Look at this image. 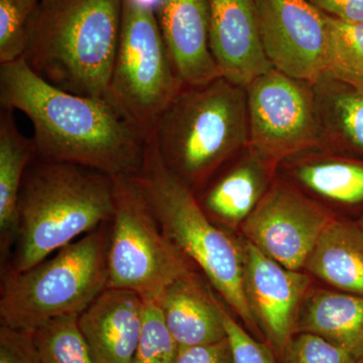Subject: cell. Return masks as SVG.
<instances>
[{"label": "cell", "instance_id": "cell-1", "mask_svg": "<svg viewBox=\"0 0 363 363\" xmlns=\"http://www.w3.org/2000/svg\"><path fill=\"white\" fill-rule=\"evenodd\" d=\"M0 106L33 124L37 157L116 177H135L147 140L106 98L73 94L45 82L21 58L0 65Z\"/></svg>", "mask_w": 363, "mask_h": 363}, {"label": "cell", "instance_id": "cell-2", "mask_svg": "<svg viewBox=\"0 0 363 363\" xmlns=\"http://www.w3.org/2000/svg\"><path fill=\"white\" fill-rule=\"evenodd\" d=\"M114 213V179L71 162L35 156L18 200V238L1 272L30 269L102 224Z\"/></svg>", "mask_w": 363, "mask_h": 363}, {"label": "cell", "instance_id": "cell-3", "mask_svg": "<svg viewBox=\"0 0 363 363\" xmlns=\"http://www.w3.org/2000/svg\"><path fill=\"white\" fill-rule=\"evenodd\" d=\"M123 0H40L23 60L45 82L73 94L106 98Z\"/></svg>", "mask_w": 363, "mask_h": 363}, {"label": "cell", "instance_id": "cell-4", "mask_svg": "<svg viewBox=\"0 0 363 363\" xmlns=\"http://www.w3.org/2000/svg\"><path fill=\"white\" fill-rule=\"evenodd\" d=\"M247 90L225 78L183 85L157 119L152 140L169 171L193 192L248 143Z\"/></svg>", "mask_w": 363, "mask_h": 363}, {"label": "cell", "instance_id": "cell-5", "mask_svg": "<svg viewBox=\"0 0 363 363\" xmlns=\"http://www.w3.org/2000/svg\"><path fill=\"white\" fill-rule=\"evenodd\" d=\"M135 179L172 242L199 267L248 332L264 339L245 295L240 245L215 226L195 193L162 162L152 140L147 142L145 164Z\"/></svg>", "mask_w": 363, "mask_h": 363}, {"label": "cell", "instance_id": "cell-6", "mask_svg": "<svg viewBox=\"0 0 363 363\" xmlns=\"http://www.w3.org/2000/svg\"><path fill=\"white\" fill-rule=\"evenodd\" d=\"M109 229L102 224L26 271L1 272V325L35 331L84 311L108 286Z\"/></svg>", "mask_w": 363, "mask_h": 363}, {"label": "cell", "instance_id": "cell-7", "mask_svg": "<svg viewBox=\"0 0 363 363\" xmlns=\"http://www.w3.org/2000/svg\"><path fill=\"white\" fill-rule=\"evenodd\" d=\"M113 179L107 288L157 302L172 283L196 266L164 233L135 177Z\"/></svg>", "mask_w": 363, "mask_h": 363}, {"label": "cell", "instance_id": "cell-8", "mask_svg": "<svg viewBox=\"0 0 363 363\" xmlns=\"http://www.w3.org/2000/svg\"><path fill=\"white\" fill-rule=\"evenodd\" d=\"M154 6L123 0L121 37L106 99L149 140L157 119L183 87Z\"/></svg>", "mask_w": 363, "mask_h": 363}, {"label": "cell", "instance_id": "cell-9", "mask_svg": "<svg viewBox=\"0 0 363 363\" xmlns=\"http://www.w3.org/2000/svg\"><path fill=\"white\" fill-rule=\"evenodd\" d=\"M307 83L272 68L245 88L248 145L267 164L320 143V116Z\"/></svg>", "mask_w": 363, "mask_h": 363}, {"label": "cell", "instance_id": "cell-10", "mask_svg": "<svg viewBox=\"0 0 363 363\" xmlns=\"http://www.w3.org/2000/svg\"><path fill=\"white\" fill-rule=\"evenodd\" d=\"M264 52L272 67L316 85L327 72L325 14L309 0H255Z\"/></svg>", "mask_w": 363, "mask_h": 363}, {"label": "cell", "instance_id": "cell-11", "mask_svg": "<svg viewBox=\"0 0 363 363\" xmlns=\"http://www.w3.org/2000/svg\"><path fill=\"white\" fill-rule=\"evenodd\" d=\"M333 220L319 205L286 186H276L243 221L248 241L292 271L304 267L325 227Z\"/></svg>", "mask_w": 363, "mask_h": 363}, {"label": "cell", "instance_id": "cell-12", "mask_svg": "<svg viewBox=\"0 0 363 363\" xmlns=\"http://www.w3.org/2000/svg\"><path fill=\"white\" fill-rule=\"evenodd\" d=\"M248 305L277 359L297 333L300 307L310 278L286 269L247 240L240 245Z\"/></svg>", "mask_w": 363, "mask_h": 363}, {"label": "cell", "instance_id": "cell-13", "mask_svg": "<svg viewBox=\"0 0 363 363\" xmlns=\"http://www.w3.org/2000/svg\"><path fill=\"white\" fill-rule=\"evenodd\" d=\"M210 49L222 77L247 88L272 70L260 35L255 0H209Z\"/></svg>", "mask_w": 363, "mask_h": 363}, {"label": "cell", "instance_id": "cell-14", "mask_svg": "<svg viewBox=\"0 0 363 363\" xmlns=\"http://www.w3.org/2000/svg\"><path fill=\"white\" fill-rule=\"evenodd\" d=\"M162 39L184 85L206 84L222 77L209 43V0H157Z\"/></svg>", "mask_w": 363, "mask_h": 363}, {"label": "cell", "instance_id": "cell-15", "mask_svg": "<svg viewBox=\"0 0 363 363\" xmlns=\"http://www.w3.org/2000/svg\"><path fill=\"white\" fill-rule=\"evenodd\" d=\"M143 321V298L121 289L107 288L78 316L94 363H131Z\"/></svg>", "mask_w": 363, "mask_h": 363}, {"label": "cell", "instance_id": "cell-16", "mask_svg": "<svg viewBox=\"0 0 363 363\" xmlns=\"http://www.w3.org/2000/svg\"><path fill=\"white\" fill-rule=\"evenodd\" d=\"M157 303L178 347L219 342L227 337L218 300L195 269L172 283Z\"/></svg>", "mask_w": 363, "mask_h": 363}, {"label": "cell", "instance_id": "cell-17", "mask_svg": "<svg viewBox=\"0 0 363 363\" xmlns=\"http://www.w3.org/2000/svg\"><path fill=\"white\" fill-rule=\"evenodd\" d=\"M37 156L33 138L21 133L13 111H0V269L11 259L18 228V200L26 169Z\"/></svg>", "mask_w": 363, "mask_h": 363}, {"label": "cell", "instance_id": "cell-18", "mask_svg": "<svg viewBox=\"0 0 363 363\" xmlns=\"http://www.w3.org/2000/svg\"><path fill=\"white\" fill-rule=\"evenodd\" d=\"M305 267L342 292L363 297V227L333 219L320 235Z\"/></svg>", "mask_w": 363, "mask_h": 363}, {"label": "cell", "instance_id": "cell-19", "mask_svg": "<svg viewBox=\"0 0 363 363\" xmlns=\"http://www.w3.org/2000/svg\"><path fill=\"white\" fill-rule=\"evenodd\" d=\"M316 334L363 359V297L345 292L320 291L300 310L297 333Z\"/></svg>", "mask_w": 363, "mask_h": 363}, {"label": "cell", "instance_id": "cell-20", "mask_svg": "<svg viewBox=\"0 0 363 363\" xmlns=\"http://www.w3.org/2000/svg\"><path fill=\"white\" fill-rule=\"evenodd\" d=\"M252 157L221 177L208 189L199 202L209 218L235 226L250 216L262 199L264 177V160ZM267 164V162H266Z\"/></svg>", "mask_w": 363, "mask_h": 363}, {"label": "cell", "instance_id": "cell-21", "mask_svg": "<svg viewBox=\"0 0 363 363\" xmlns=\"http://www.w3.org/2000/svg\"><path fill=\"white\" fill-rule=\"evenodd\" d=\"M325 18L326 75L346 84L363 88V23L340 21L327 14Z\"/></svg>", "mask_w": 363, "mask_h": 363}, {"label": "cell", "instance_id": "cell-22", "mask_svg": "<svg viewBox=\"0 0 363 363\" xmlns=\"http://www.w3.org/2000/svg\"><path fill=\"white\" fill-rule=\"evenodd\" d=\"M298 180L318 194L346 205L363 203V164L327 161L304 164Z\"/></svg>", "mask_w": 363, "mask_h": 363}, {"label": "cell", "instance_id": "cell-23", "mask_svg": "<svg viewBox=\"0 0 363 363\" xmlns=\"http://www.w3.org/2000/svg\"><path fill=\"white\" fill-rule=\"evenodd\" d=\"M324 102L332 126L348 145L363 154V88L325 75Z\"/></svg>", "mask_w": 363, "mask_h": 363}, {"label": "cell", "instance_id": "cell-24", "mask_svg": "<svg viewBox=\"0 0 363 363\" xmlns=\"http://www.w3.org/2000/svg\"><path fill=\"white\" fill-rule=\"evenodd\" d=\"M42 363H94L78 325V316L50 320L35 330Z\"/></svg>", "mask_w": 363, "mask_h": 363}, {"label": "cell", "instance_id": "cell-25", "mask_svg": "<svg viewBox=\"0 0 363 363\" xmlns=\"http://www.w3.org/2000/svg\"><path fill=\"white\" fill-rule=\"evenodd\" d=\"M40 0H0V65L23 58Z\"/></svg>", "mask_w": 363, "mask_h": 363}, {"label": "cell", "instance_id": "cell-26", "mask_svg": "<svg viewBox=\"0 0 363 363\" xmlns=\"http://www.w3.org/2000/svg\"><path fill=\"white\" fill-rule=\"evenodd\" d=\"M178 348L160 305L143 300L142 333L131 363H175Z\"/></svg>", "mask_w": 363, "mask_h": 363}, {"label": "cell", "instance_id": "cell-27", "mask_svg": "<svg viewBox=\"0 0 363 363\" xmlns=\"http://www.w3.org/2000/svg\"><path fill=\"white\" fill-rule=\"evenodd\" d=\"M279 363H358L350 353L316 334L298 332Z\"/></svg>", "mask_w": 363, "mask_h": 363}, {"label": "cell", "instance_id": "cell-28", "mask_svg": "<svg viewBox=\"0 0 363 363\" xmlns=\"http://www.w3.org/2000/svg\"><path fill=\"white\" fill-rule=\"evenodd\" d=\"M227 338L233 350L234 363H279L269 344L255 338L236 322L218 300Z\"/></svg>", "mask_w": 363, "mask_h": 363}, {"label": "cell", "instance_id": "cell-29", "mask_svg": "<svg viewBox=\"0 0 363 363\" xmlns=\"http://www.w3.org/2000/svg\"><path fill=\"white\" fill-rule=\"evenodd\" d=\"M0 363H42L35 331L1 325Z\"/></svg>", "mask_w": 363, "mask_h": 363}, {"label": "cell", "instance_id": "cell-30", "mask_svg": "<svg viewBox=\"0 0 363 363\" xmlns=\"http://www.w3.org/2000/svg\"><path fill=\"white\" fill-rule=\"evenodd\" d=\"M175 363H234L228 338L204 345L179 347Z\"/></svg>", "mask_w": 363, "mask_h": 363}, {"label": "cell", "instance_id": "cell-31", "mask_svg": "<svg viewBox=\"0 0 363 363\" xmlns=\"http://www.w3.org/2000/svg\"><path fill=\"white\" fill-rule=\"evenodd\" d=\"M321 13L350 23H363V0H309Z\"/></svg>", "mask_w": 363, "mask_h": 363}, {"label": "cell", "instance_id": "cell-32", "mask_svg": "<svg viewBox=\"0 0 363 363\" xmlns=\"http://www.w3.org/2000/svg\"><path fill=\"white\" fill-rule=\"evenodd\" d=\"M357 222H358V223H359L360 226L363 227V215L362 217H360L359 219H358Z\"/></svg>", "mask_w": 363, "mask_h": 363}, {"label": "cell", "instance_id": "cell-33", "mask_svg": "<svg viewBox=\"0 0 363 363\" xmlns=\"http://www.w3.org/2000/svg\"><path fill=\"white\" fill-rule=\"evenodd\" d=\"M358 363H363V359H362V360H360V362H358Z\"/></svg>", "mask_w": 363, "mask_h": 363}]
</instances>
